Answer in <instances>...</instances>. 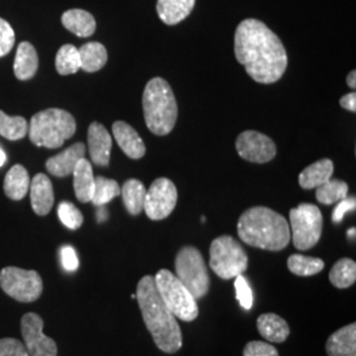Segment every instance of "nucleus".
I'll return each instance as SVG.
<instances>
[{
    "mask_svg": "<svg viewBox=\"0 0 356 356\" xmlns=\"http://www.w3.org/2000/svg\"><path fill=\"white\" fill-rule=\"evenodd\" d=\"M234 51L248 76L259 83L277 82L288 66V56L280 38L256 19H247L238 26Z\"/></svg>",
    "mask_w": 356,
    "mask_h": 356,
    "instance_id": "1",
    "label": "nucleus"
},
{
    "mask_svg": "<svg viewBox=\"0 0 356 356\" xmlns=\"http://www.w3.org/2000/svg\"><path fill=\"white\" fill-rule=\"evenodd\" d=\"M136 300L153 342L166 354L177 353L182 347V332L176 317L157 292L153 276H144L139 281Z\"/></svg>",
    "mask_w": 356,
    "mask_h": 356,
    "instance_id": "2",
    "label": "nucleus"
},
{
    "mask_svg": "<svg viewBox=\"0 0 356 356\" xmlns=\"http://www.w3.org/2000/svg\"><path fill=\"white\" fill-rule=\"evenodd\" d=\"M238 235L245 244L267 251H281L291 242L288 220L263 206L243 213L238 222Z\"/></svg>",
    "mask_w": 356,
    "mask_h": 356,
    "instance_id": "3",
    "label": "nucleus"
},
{
    "mask_svg": "<svg viewBox=\"0 0 356 356\" xmlns=\"http://www.w3.org/2000/svg\"><path fill=\"white\" fill-rule=\"evenodd\" d=\"M144 119L148 129L163 136L172 132L178 116L177 102L170 85L163 78L151 79L143 94Z\"/></svg>",
    "mask_w": 356,
    "mask_h": 356,
    "instance_id": "4",
    "label": "nucleus"
},
{
    "mask_svg": "<svg viewBox=\"0 0 356 356\" xmlns=\"http://www.w3.org/2000/svg\"><path fill=\"white\" fill-rule=\"evenodd\" d=\"M76 129L73 115L61 108H48L32 116L28 135L35 145L56 149L73 138Z\"/></svg>",
    "mask_w": 356,
    "mask_h": 356,
    "instance_id": "5",
    "label": "nucleus"
},
{
    "mask_svg": "<svg viewBox=\"0 0 356 356\" xmlns=\"http://www.w3.org/2000/svg\"><path fill=\"white\" fill-rule=\"evenodd\" d=\"M153 279L157 292L176 318L193 322L198 317L200 309L197 300L189 289L178 280L175 273L168 269H160Z\"/></svg>",
    "mask_w": 356,
    "mask_h": 356,
    "instance_id": "6",
    "label": "nucleus"
},
{
    "mask_svg": "<svg viewBox=\"0 0 356 356\" xmlns=\"http://www.w3.org/2000/svg\"><path fill=\"white\" fill-rule=\"evenodd\" d=\"M210 267L223 280H231L242 275L248 267V256L241 243L232 236L216 238L210 245Z\"/></svg>",
    "mask_w": 356,
    "mask_h": 356,
    "instance_id": "7",
    "label": "nucleus"
},
{
    "mask_svg": "<svg viewBox=\"0 0 356 356\" xmlns=\"http://www.w3.org/2000/svg\"><path fill=\"white\" fill-rule=\"evenodd\" d=\"M176 276L195 300L204 298L210 291V276L204 256L195 247H184L176 257Z\"/></svg>",
    "mask_w": 356,
    "mask_h": 356,
    "instance_id": "8",
    "label": "nucleus"
},
{
    "mask_svg": "<svg viewBox=\"0 0 356 356\" xmlns=\"http://www.w3.org/2000/svg\"><path fill=\"white\" fill-rule=\"evenodd\" d=\"M291 239L297 250L313 248L322 235V213L316 204H301L291 210Z\"/></svg>",
    "mask_w": 356,
    "mask_h": 356,
    "instance_id": "9",
    "label": "nucleus"
},
{
    "mask_svg": "<svg viewBox=\"0 0 356 356\" xmlns=\"http://www.w3.org/2000/svg\"><path fill=\"white\" fill-rule=\"evenodd\" d=\"M0 288L19 302H33L41 296L44 284L36 270L6 267L0 270Z\"/></svg>",
    "mask_w": 356,
    "mask_h": 356,
    "instance_id": "10",
    "label": "nucleus"
},
{
    "mask_svg": "<svg viewBox=\"0 0 356 356\" xmlns=\"http://www.w3.org/2000/svg\"><path fill=\"white\" fill-rule=\"evenodd\" d=\"M176 185L168 178H157L147 191L144 211L152 220H161L170 216L177 204Z\"/></svg>",
    "mask_w": 356,
    "mask_h": 356,
    "instance_id": "11",
    "label": "nucleus"
},
{
    "mask_svg": "<svg viewBox=\"0 0 356 356\" xmlns=\"http://www.w3.org/2000/svg\"><path fill=\"white\" fill-rule=\"evenodd\" d=\"M20 329L29 356H57V344L44 334V321L38 314H24Z\"/></svg>",
    "mask_w": 356,
    "mask_h": 356,
    "instance_id": "12",
    "label": "nucleus"
},
{
    "mask_svg": "<svg viewBox=\"0 0 356 356\" xmlns=\"http://www.w3.org/2000/svg\"><path fill=\"white\" fill-rule=\"evenodd\" d=\"M236 151L247 161L264 164L275 159L276 145L267 135L257 131H244L236 139Z\"/></svg>",
    "mask_w": 356,
    "mask_h": 356,
    "instance_id": "13",
    "label": "nucleus"
},
{
    "mask_svg": "<svg viewBox=\"0 0 356 356\" xmlns=\"http://www.w3.org/2000/svg\"><path fill=\"white\" fill-rule=\"evenodd\" d=\"M88 143H89V153L91 161L95 165L107 166L110 163V154L113 147L111 135L106 127L94 122L91 123L88 132Z\"/></svg>",
    "mask_w": 356,
    "mask_h": 356,
    "instance_id": "14",
    "label": "nucleus"
},
{
    "mask_svg": "<svg viewBox=\"0 0 356 356\" xmlns=\"http://www.w3.org/2000/svg\"><path fill=\"white\" fill-rule=\"evenodd\" d=\"M29 197L33 211L38 216H47L51 213L54 204V191L51 181L47 175L38 173L32 178L29 185Z\"/></svg>",
    "mask_w": 356,
    "mask_h": 356,
    "instance_id": "15",
    "label": "nucleus"
},
{
    "mask_svg": "<svg viewBox=\"0 0 356 356\" xmlns=\"http://www.w3.org/2000/svg\"><path fill=\"white\" fill-rule=\"evenodd\" d=\"M86 147L83 143H76L74 145L58 153L47 161V170L56 177H67L73 173L79 160L85 159Z\"/></svg>",
    "mask_w": 356,
    "mask_h": 356,
    "instance_id": "16",
    "label": "nucleus"
},
{
    "mask_svg": "<svg viewBox=\"0 0 356 356\" xmlns=\"http://www.w3.org/2000/svg\"><path fill=\"white\" fill-rule=\"evenodd\" d=\"M113 134L115 140L119 144L120 149L127 154L129 159L139 160L145 154V145L141 140L136 129L131 127L123 120H118L113 124Z\"/></svg>",
    "mask_w": 356,
    "mask_h": 356,
    "instance_id": "17",
    "label": "nucleus"
},
{
    "mask_svg": "<svg viewBox=\"0 0 356 356\" xmlns=\"http://www.w3.org/2000/svg\"><path fill=\"white\" fill-rule=\"evenodd\" d=\"M329 356H356V325L350 323L335 331L326 343Z\"/></svg>",
    "mask_w": 356,
    "mask_h": 356,
    "instance_id": "18",
    "label": "nucleus"
},
{
    "mask_svg": "<svg viewBox=\"0 0 356 356\" xmlns=\"http://www.w3.org/2000/svg\"><path fill=\"white\" fill-rule=\"evenodd\" d=\"M257 330L268 342L282 343L291 334L288 322L275 313H266L257 318Z\"/></svg>",
    "mask_w": 356,
    "mask_h": 356,
    "instance_id": "19",
    "label": "nucleus"
},
{
    "mask_svg": "<svg viewBox=\"0 0 356 356\" xmlns=\"http://www.w3.org/2000/svg\"><path fill=\"white\" fill-rule=\"evenodd\" d=\"M73 185L76 191V200L82 204L91 202L92 193L95 188V177L92 173V166L89 160L82 159L78 161L74 170H73Z\"/></svg>",
    "mask_w": 356,
    "mask_h": 356,
    "instance_id": "20",
    "label": "nucleus"
},
{
    "mask_svg": "<svg viewBox=\"0 0 356 356\" xmlns=\"http://www.w3.org/2000/svg\"><path fill=\"white\" fill-rule=\"evenodd\" d=\"M195 0H157V13L166 26H176L185 20L194 8Z\"/></svg>",
    "mask_w": 356,
    "mask_h": 356,
    "instance_id": "21",
    "label": "nucleus"
},
{
    "mask_svg": "<svg viewBox=\"0 0 356 356\" xmlns=\"http://www.w3.org/2000/svg\"><path fill=\"white\" fill-rule=\"evenodd\" d=\"M38 69V51L31 42L23 41L19 45L17 51H16V57H15V64H13L15 76L20 81H26L36 74Z\"/></svg>",
    "mask_w": 356,
    "mask_h": 356,
    "instance_id": "22",
    "label": "nucleus"
},
{
    "mask_svg": "<svg viewBox=\"0 0 356 356\" xmlns=\"http://www.w3.org/2000/svg\"><path fill=\"white\" fill-rule=\"evenodd\" d=\"M63 26L78 38H90L97 29L95 19L85 10H69L61 17Z\"/></svg>",
    "mask_w": 356,
    "mask_h": 356,
    "instance_id": "23",
    "label": "nucleus"
},
{
    "mask_svg": "<svg viewBox=\"0 0 356 356\" xmlns=\"http://www.w3.org/2000/svg\"><path fill=\"white\" fill-rule=\"evenodd\" d=\"M31 185V178L23 165H13L4 178V193L6 195L13 201H22L28 191Z\"/></svg>",
    "mask_w": 356,
    "mask_h": 356,
    "instance_id": "24",
    "label": "nucleus"
},
{
    "mask_svg": "<svg viewBox=\"0 0 356 356\" xmlns=\"http://www.w3.org/2000/svg\"><path fill=\"white\" fill-rule=\"evenodd\" d=\"M332 172H334L332 161L329 159H322L317 163L305 168L298 177V182L304 189H316L330 179Z\"/></svg>",
    "mask_w": 356,
    "mask_h": 356,
    "instance_id": "25",
    "label": "nucleus"
},
{
    "mask_svg": "<svg viewBox=\"0 0 356 356\" xmlns=\"http://www.w3.org/2000/svg\"><path fill=\"white\" fill-rule=\"evenodd\" d=\"M120 194L124 206L131 216H139L144 209V201L147 189L139 179H128L123 188H120Z\"/></svg>",
    "mask_w": 356,
    "mask_h": 356,
    "instance_id": "26",
    "label": "nucleus"
},
{
    "mask_svg": "<svg viewBox=\"0 0 356 356\" xmlns=\"http://www.w3.org/2000/svg\"><path fill=\"white\" fill-rule=\"evenodd\" d=\"M81 69L88 73L99 72L107 63V51L101 42H88L79 49Z\"/></svg>",
    "mask_w": 356,
    "mask_h": 356,
    "instance_id": "27",
    "label": "nucleus"
},
{
    "mask_svg": "<svg viewBox=\"0 0 356 356\" xmlns=\"http://www.w3.org/2000/svg\"><path fill=\"white\" fill-rule=\"evenodd\" d=\"M330 282L339 289H346L354 285L356 281V263L351 259H341L334 267L331 268L329 275Z\"/></svg>",
    "mask_w": 356,
    "mask_h": 356,
    "instance_id": "28",
    "label": "nucleus"
},
{
    "mask_svg": "<svg viewBox=\"0 0 356 356\" xmlns=\"http://www.w3.org/2000/svg\"><path fill=\"white\" fill-rule=\"evenodd\" d=\"M29 123L23 116H8L0 110V136L7 140H22L28 134Z\"/></svg>",
    "mask_w": 356,
    "mask_h": 356,
    "instance_id": "29",
    "label": "nucleus"
},
{
    "mask_svg": "<svg viewBox=\"0 0 356 356\" xmlns=\"http://www.w3.org/2000/svg\"><path fill=\"white\" fill-rule=\"evenodd\" d=\"M316 197L319 204H334L344 200L348 194V185L342 179H329L316 188Z\"/></svg>",
    "mask_w": 356,
    "mask_h": 356,
    "instance_id": "30",
    "label": "nucleus"
},
{
    "mask_svg": "<svg viewBox=\"0 0 356 356\" xmlns=\"http://www.w3.org/2000/svg\"><path fill=\"white\" fill-rule=\"evenodd\" d=\"M56 69L61 76L76 74L81 69V58L78 48L72 44H66L60 48L56 56Z\"/></svg>",
    "mask_w": 356,
    "mask_h": 356,
    "instance_id": "31",
    "label": "nucleus"
},
{
    "mask_svg": "<svg viewBox=\"0 0 356 356\" xmlns=\"http://www.w3.org/2000/svg\"><path fill=\"white\" fill-rule=\"evenodd\" d=\"M288 268L293 275L306 277V276H314L319 273L325 268V263L318 257L296 254L288 259Z\"/></svg>",
    "mask_w": 356,
    "mask_h": 356,
    "instance_id": "32",
    "label": "nucleus"
},
{
    "mask_svg": "<svg viewBox=\"0 0 356 356\" xmlns=\"http://www.w3.org/2000/svg\"><path fill=\"white\" fill-rule=\"evenodd\" d=\"M118 195H120V186L115 179L106 177L95 178V188L91 202L97 207L111 202Z\"/></svg>",
    "mask_w": 356,
    "mask_h": 356,
    "instance_id": "33",
    "label": "nucleus"
},
{
    "mask_svg": "<svg viewBox=\"0 0 356 356\" xmlns=\"http://www.w3.org/2000/svg\"><path fill=\"white\" fill-rule=\"evenodd\" d=\"M58 218L67 229H78L83 223V216L70 202H61L58 206Z\"/></svg>",
    "mask_w": 356,
    "mask_h": 356,
    "instance_id": "34",
    "label": "nucleus"
},
{
    "mask_svg": "<svg viewBox=\"0 0 356 356\" xmlns=\"http://www.w3.org/2000/svg\"><path fill=\"white\" fill-rule=\"evenodd\" d=\"M235 291H236V298L239 301V304L243 309L250 310L254 305V294L252 289L248 284V281L245 280V277H243L242 275L235 277Z\"/></svg>",
    "mask_w": 356,
    "mask_h": 356,
    "instance_id": "35",
    "label": "nucleus"
},
{
    "mask_svg": "<svg viewBox=\"0 0 356 356\" xmlns=\"http://www.w3.org/2000/svg\"><path fill=\"white\" fill-rule=\"evenodd\" d=\"M15 45V32L8 22L0 17V58L7 56Z\"/></svg>",
    "mask_w": 356,
    "mask_h": 356,
    "instance_id": "36",
    "label": "nucleus"
},
{
    "mask_svg": "<svg viewBox=\"0 0 356 356\" xmlns=\"http://www.w3.org/2000/svg\"><path fill=\"white\" fill-rule=\"evenodd\" d=\"M243 356H279V351L275 346L267 342L254 341L245 344Z\"/></svg>",
    "mask_w": 356,
    "mask_h": 356,
    "instance_id": "37",
    "label": "nucleus"
},
{
    "mask_svg": "<svg viewBox=\"0 0 356 356\" xmlns=\"http://www.w3.org/2000/svg\"><path fill=\"white\" fill-rule=\"evenodd\" d=\"M0 356H29L26 346L13 338L0 339Z\"/></svg>",
    "mask_w": 356,
    "mask_h": 356,
    "instance_id": "38",
    "label": "nucleus"
},
{
    "mask_svg": "<svg viewBox=\"0 0 356 356\" xmlns=\"http://www.w3.org/2000/svg\"><path fill=\"white\" fill-rule=\"evenodd\" d=\"M356 207L355 197H346L342 201L338 202V206L335 207L334 213H332V222L334 223H341L343 220L344 214L348 211H354Z\"/></svg>",
    "mask_w": 356,
    "mask_h": 356,
    "instance_id": "39",
    "label": "nucleus"
},
{
    "mask_svg": "<svg viewBox=\"0 0 356 356\" xmlns=\"http://www.w3.org/2000/svg\"><path fill=\"white\" fill-rule=\"evenodd\" d=\"M61 261H63V267L67 272H74L79 267L76 250L70 245H65L61 248Z\"/></svg>",
    "mask_w": 356,
    "mask_h": 356,
    "instance_id": "40",
    "label": "nucleus"
},
{
    "mask_svg": "<svg viewBox=\"0 0 356 356\" xmlns=\"http://www.w3.org/2000/svg\"><path fill=\"white\" fill-rule=\"evenodd\" d=\"M339 104L346 108L347 111H351V113H355L356 111V94L355 92H350V94H346L344 97L341 98Z\"/></svg>",
    "mask_w": 356,
    "mask_h": 356,
    "instance_id": "41",
    "label": "nucleus"
},
{
    "mask_svg": "<svg viewBox=\"0 0 356 356\" xmlns=\"http://www.w3.org/2000/svg\"><path fill=\"white\" fill-rule=\"evenodd\" d=\"M356 72L353 70L348 76H347V85L351 88V89H355L356 88Z\"/></svg>",
    "mask_w": 356,
    "mask_h": 356,
    "instance_id": "42",
    "label": "nucleus"
},
{
    "mask_svg": "<svg viewBox=\"0 0 356 356\" xmlns=\"http://www.w3.org/2000/svg\"><path fill=\"white\" fill-rule=\"evenodd\" d=\"M98 222H104L106 219H107V211H106V209H104V206H98Z\"/></svg>",
    "mask_w": 356,
    "mask_h": 356,
    "instance_id": "43",
    "label": "nucleus"
},
{
    "mask_svg": "<svg viewBox=\"0 0 356 356\" xmlns=\"http://www.w3.org/2000/svg\"><path fill=\"white\" fill-rule=\"evenodd\" d=\"M6 161H7V156H6L4 151L0 148V166L4 165Z\"/></svg>",
    "mask_w": 356,
    "mask_h": 356,
    "instance_id": "44",
    "label": "nucleus"
},
{
    "mask_svg": "<svg viewBox=\"0 0 356 356\" xmlns=\"http://www.w3.org/2000/svg\"><path fill=\"white\" fill-rule=\"evenodd\" d=\"M347 235H348V238H355V229H348V232H347Z\"/></svg>",
    "mask_w": 356,
    "mask_h": 356,
    "instance_id": "45",
    "label": "nucleus"
}]
</instances>
